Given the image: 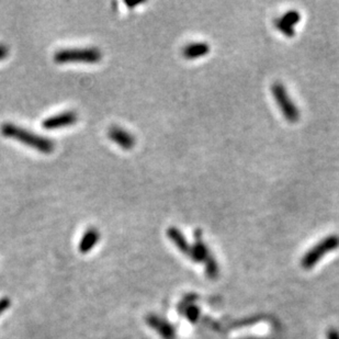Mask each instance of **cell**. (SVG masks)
I'll return each instance as SVG.
<instances>
[{
	"instance_id": "obj_6",
	"label": "cell",
	"mask_w": 339,
	"mask_h": 339,
	"mask_svg": "<svg viewBox=\"0 0 339 339\" xmlns=\"http://www.w3.org/2000/svg\"><path fill=\"white\" fill-rule=\"evenodd\" d=\"M108 136L111 141L125 151L132 150L136 144V140L133 134L120 127H111L108 130Z\"/></svg>"
},
{
	"instance_id": "obj_12",
	"label": "cell",
	"mask_w": 339,
	"mask_h": 339,
	"mask_svg": "<svg viewBox=\"0 0 339 339\" xmlns=\"http://www.w3.org/2000/svg\"><path fill=\"white\" fill-rule=\"evenodd\" d=\"M204 262H206L207 276L209 278H211V279H215L217 275H219V266H217L215 259L213 258L210 254L207 257V259L204 260Z\"/></svg>"
},
{
	"instance_id": "obj_7",
	"label": "cell",
	"mask_w": 339,
	"mask_h": 339,
	"mask_svg": "<svg viewBox=\"0 0 339 339\" xmlns=\"http://www.w3.org/2000/svg\"><path fill=\"white\" fill-rule=\"evenodd\" d=\"M146 322L148 326L152 327L153 329L159 334V335L164 339H174L176 331L175 328L171 326V324L166 322L162 318L158 317L157 315H148L146 317Z\"/></svg>"
},
{
	"instance_id": "obj_10",
	"label": "cell",
	"mask_w": 339,
	"mask_h": 339,
	"mask_svg": "<svg viewBox=\"0 0 339 339\" xmlns=\"http://www.w3.org/2000/svg\"><path fill=\"white\" fill-rule=\"evenodd\" d=\"M100 238V234L97 229L90 227L89 230L85 232V234L82 235V238L80 239L79 243V252L82 254H86L95 247L96 244L98 243Z\"/></svg>"
},
{
	"instance_id": "obj_17",
	"label": "cell",
	"mask_w": 339,
	"mask_h": 339,
	"mask_svg": "<svg viewBox=\"0 0 339 339\" xmlns=\"http://www.w3.org/2000/svg\"><path fill=\"white\" fill-rule=\"evenodd\" d=\"M9 305H10V301H9V299L4 298L2 300H0V314L4 312V311L9 308Z\"/></svg>"
},
{
	"instance_id": "obj_13",
	"label": "cell",
	"mask_w": 339,
	"mask_h": 339,
	"mask_svg": "<svg viewBox=\"0 0 339 339\" xmlns=\"http://www.w3.org/2000/svg\"><path fill=\"white\" fill-rule=\"evenodd\" d=\"M280 20L282 22H285L286 25L287 26H290L293 27L295 25H298V23L300 22L301 20V15H300V12L299 11H296V10H290V11H287L286 12L285 15H283L281 18H280Z\"/></svg>"
},
{
	"instance_id": "obj_16",
	"label": "cell",
	"mask_w": 339,
	"mask_h": 339,
	"mask_svg": "<svg viewBox=\"0 0 339 339\" xmlns=\"http://www.w3.org/2000/svg\"><path fill=\"white\" fill-rule=\"evenodd\" d=\"M8 54H9L8 46L0 43V60H2V59L6 58L8 56Z\"/></svg>"
},
{
	"instance_id": "obj_14",
	"label": "cell",
	"mask_w": 339,
	"mask_h": 339,
	"mask_svg": "<svg viewBox=\"0 0 339 339\" xmlns=\"http://www.w3.org/2000/svg\"><path fill=\"white\" fill-rule=\"evenodd\" d=\"M275 26L282 34H285L287 36V38H293L294 34H295L294 27L286 25V23L282 22L280 19H277L275 21Z\"/></svg>"
},
{
	"instance_id": "obj_11",
	"label": "cell",
	"mask_w": 339,
	"mask_h": 339,
	"mask_svg": "<svg viewBox=\"0 0 339 339\" xmlns=\"http://www.w3.org/2000/svg\"><path fill=\"white\" fill-rule=\"evenodd\" d=\"M167 235H168L169 239L177 246V248L181 253L185 255H190V250H191V246L188 244L187 239L184 238L183 234L177 229V227H169L167 231Z\"/></svg>"
},
{
	"instance_id": "obj_3",
	"label": "cell",
	"mask_w": 339,
	"mask_h": 339,
	"mask_svg": "<svg viewBox=\"0 0 339 339\" xmlns=\"http://www.w3.org/2000/svg\"><path fill=\"white\" fill-rule=\"evenodd\" d=\"M339 247V237L337 235L327 236L326 238L320 240L318 244L311 248L302 258V267L304 269H311L316 264L320 258H323L327 253L335 250Z\"/></svg>"
},
{
	"instance_id": "obj_4",
	"label": "cell",
	"mask_w": 339,
	"mask_h": 339,
	"mask_svg": "<svg viewBox=\"0 0 339 339\" xmlns=\"http://www.w3.org/2000/svg\"><path fill=\"white\" fill-rule=\"evenodd\" d=\"M272 95L279 106L281 112L289 122H298L300 119V111L294 102L291 100L289 94H287L285 86L281 82H276L272 85Z\"/></svg>"
},
{
	"instance_id": "obj_19",
	"label": "cell",
	"mask_w": 339,
	"mask_h": 339,
	"mask_svg": "<svg viewBox=\"0 0 339 339\" xmlns=\"http://www.w3.org/2000/svg\"><path fill=\"white\" fill-rule=\"evenodd\" d=\"M140 3H142V2H141V1H135V2L125 1V4H127V6H128L130 9H132V8H134L135 6H138V4H140Z\"/></svg>"
},
{
	"instance_id": "obj_1",
	"label": "cell",
	"mask_w": 339,
	"mask_h": 339,
	"mask_svg": "<svg viewBox=\"0 0 339 339\" xmlns=\"http://www.w3.org/2000/svg\"><path fill=\"white\" fill-rule=\"evenodd\" d=\"M0 132L4 137L25 144V145L33 148L42 154H51L55 148V143L51 138L41 136L39 134H35L29 130L10 122L3 123L0 127Z\"/></svg>"
},
{
	"instance_id": "obj_5",
	"label": "cell",
	"mask_w": 339,
	"mask_h": 339,
	"mask_svg": "<svg viewBox=\"0 0 339 339\" xmlns=\"http://www.w3.org/2000/svg\"><path fill=\"white\" fill-rule=\"evenodd\" d=\"M78 121V114L75 111H65L53 117L45 119L42 122V128L44 130H57L71 127Z\"/></svg>"
},
{
	"instance_id": "obj_9",
	"label": "cell",
	"mask_w": 339,
	"mask_h": 339,
	"mask_svg": "<svg viewBox=\"0 0 339 339\" xmlns=\"http://www.w3.org/2000/svg\"><path fill=\"white\" fill-rule=\"evenodd\" d=\"M210 45L206 42H197V43L185 45L183 50V55L187 59H194L206 56L210 52Z\"/></svg>"
},
{
	"instance_id": "obj_2",
	"label": "cell",
	"mask_w": 339,
	"mask_h": 339,
	"mask_svg": "<svg viewBox=\"0 0 339 339\" xmlns=\"http://www.w3.org/2000/svg\"><path fill=\"white\" fill-rule=\"evenodd\" d=\"M55 63H85L96 64L101 60L102 53L97 48H78V49H63L57 51L53 56Z\"/></svg>"
},
{
	"instance_id": "obj_15",
	"label": "cell",
	"mask_w": 339,
	"mask_h": 339,
	"mask_svg": "<svg viewBox=\"0 0 339 339\" xmlns=\"http://www.w3.org/2000/svg\"><path fill=\"white\" fill-rule=\"evenodd\" d=\"M185 315H187V318L190 320V322L194 323V322H197L199 318L200 311L196 305L190 304L187 308V310H185Z\"/></svg>"
},
{
	"instance_id": "obj_8",
	"label": "cell",
	"mask_w": 339,
	"mask_h": 339,
	"mask_svg": "<svg viewBox=\"0 0 339 339\" xmlns=\"http://www.w3.org/2000/svg\"><path fill=\"white\" fill-rule=\"evenodd\" d=\"M201 235H202V232L200 230H197L196 234H194L196 243L193 244V246H191V250H190V255H189V257L196 262L204 261L209 255H210V252H209V249L207 248L206 244L202 241Z\"/></svg>"
},
{
	"instance_id": "obj_18",
	"label": "cell",
	"mask_w": 339,
	"mask_h": 339,
	"mask_svg": "<svg viewBox=\"0 0 339 339\" xmlns=\"http://www.w3.org/2000/svg\"><path fill=\"white\" fill-rule=\"evenodd\" d=\"M327 339H339V333L336 329H329L327 332Z\"/></svg>"
}]
</instances>
